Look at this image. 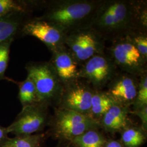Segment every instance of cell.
<instances>
[{"label":"cell","instance_id":"6da1fadb","mask_svg":"<svg viewBox=\"0 0 147 147\" xmlns=\"http://www.w3.org/2000/svg\"><path fill=\"white\" fill-rule=\"evenodd\" d=\"M90 27L105 42L147 32V1L103 0Z\"/></svg>","mask_w":147,"mask_h":147},{"label":"cell","instance_id":"7a4b0ae2","mask_svg":"<svg viewBox=\"0 0 147 147\" xmlns=\"http://www.w3.org/2000/svg\"><path fill=\"white\" fill-rule=\"evenodd\" d=\"M103 0H55L47 2L40 18L50 22L67 36L90 27Z\"/></svg>","mask_w":147,"mask_h":147},{"label":"cell","instance_id":"3957f363","mask_svg":"<svg viewBox=\"0 0 147 147\" xmlns=\"http://www.w3.org/2000/svg\"><path fill=\"white\" fill-rule=\"evenodd\" d=\"M27 76L35 85L38 104L57 107L63 91V84L49 62H30L26 66Z\"/></svg>","mask_w":147,"mask_h":147},{"label":"cell","instance_id":"277c9868","mask_svg":"<svg viewBox=\"0 0 147 147\" xmlns=\"http://www.w3.org/2000/svg\"><path fill=\"white\" fill-rule=\"evenodd\" d=\"M50 124L54 136L69 141L89 130L100 127L99 123L89 116L59 108H55Z\"/></svg>","mask_w":147,"mask_h":147},{"label":"cell","instance_id":"5b68a950","mask_svg":"<svg viewBox=\"0 0 147 147\" xmlns=\"http://www.w3.org/2000/svg\"><path fill=\"white\" fill-rule=\"evenodd\" d=\"M108 54L119 71L141 77L147 73V59L138 51L128 36L111 42Z\"/></svg>","mask_w":147,"mask_h":147},{"label":"cell","instance_id":"8992f818","mask_svg":"<svg viewBox=\"0 0 147 147\" xmlns=\"http://www.w3.org/2000/svg\"><path fill=\"white\" fill-rule=\"evenodd\" d=\"M64 45L80 65L106 49V42L90 27L67 35Z\"/></svg>","mask_w":147,"mask_h":147},{"label":"cell","instance_id":"52a82bcc","mask_svg":"<svg viewBox=\"0 0 147 147\" xmlns=\"http://www.w3.org/2000/svg\"><path fill=\"white\" fill-rule=\"evenodd\" d=\"M107 53L98 54L81 65L79 78L84 79L95 90H104L119 72Z\"/></svg>","mask_w":147,"mask_h":147},{"label":"cell","instance_id":"ba28073f","mask_svg":"<svg viewBox=\"0 0 147 147\" xmlns=\"http://www.w3.org/2000/svg\"><path fill=\"white\" fill-rule=\"evenodd\" d=\"M48 107L40 104L22 107L15 120L7 127L9 134L17 136L33 135L50 123Z\"/></svg>","mask_w":147,"mask_h":147},{"label":"cell","instance_id":"9c48e42d","mask_svg":"<svg viewBox=\"0 0 147 147\" xmlns=\"http://www.w3.org/2000/svg\"><path fill=\"white\" fill-rule=\"evenodd\" d=\"M93 92L94 89L84 79L79 78L64 84L59 102L56 108L89 116Z\"/></svg>","mask_w":147,"mask_h":147},{"label":"cell","instance_id":"30bf717a","mask_svg":"<svg viewBox=\"0 0 147 147\" xmlns=\"http://www.w3.org/2000/svg\"><path fill=\"white\" fill-rule=\"evenodd\" d=\"M21 34L37 38L51 53L64 45L67 36L58 27L39 16L27 20L22 27Z\"/></svg>","mask_w":147,"mask_h":147},{"label":"cell","instance_id":"8fae6325","mask_svg":"<svg viewBox=\"0 0 147 147\" xmlns=\"http://www.w3.org/2000/svg\"><path fill=\"white\" fill-rule=\"evenodd\" d=\"M140 78L119 71L107 85L105 92L116 103L130 107L136 97Z\"/></svg>","mask_w":147,"mask_h":147},{"label":"cell","instance_id":"7c38bea8","mask_svg":"<svg viewBox=\"0 0 147 147\" xmlns=\"http://www.w3.org/2000/svg\"><path fill=\"white\" fill-rule=\"evenodd\" d=\"M50 61L63 84L79 79L81 65L65 45L52 52Z\"/></svg>","mask_w":147,"mask_h":147},{"label":"cell","instance_id":"4fadbf2b","mask_svg":"<svg viewBox=\"0 0 147 147\" xmlns=\"http://www.w3.org/2000/svg\"><path fill=\"white\" fill-rule=\"evenodd\" d=\"M130 112L129 107L115 103L101 117L100 127L111 133L121 131L127 126Z\"/></svg>","mask_w":147,"mask_h":147},{"label":"cell","instance_id":"5bb4252c","mask_svg":"<svg viewBox=\"0 0 147 147\" xmlns=\"http://www.w3.org/2000/svg\"><path fill=\"white\" fill-rule=\"evenodd\" d=\"M28 14L14 13L0 16V43L13 42L20 33Z\"/></svg>","mask_w":147,"mask_h":147},{"label":"cell","instance_id":"9a60e30c","mask_svg":"<svg viewBox=\"0 0 147 147\" xmlns=\"http://www.w3.org/2000/svg\"><path fill=\"white\" fill-rule=\"evenodd\" d=\"M46 1L0 0V16L14 13L28 14L37 7H44Z\"/></svg>","mask_w":147,"mask_h":147},{"label":"cell","instance_id":"2e32d148","mask_svg":"<svg viewBox=\"0 0 147 147\" xmlns=\"http://www.w3.org/2000/svg\"><path fill=\"white\" fill-rule=\"evenodd\" d=\"M116 103L105 90H95L91 99L89 117L99 123L101 117L111 107Z\"/></svg>","mask_w":147,"mask_h":147},{"label":"cell","instance_id":"e0dca14e","mask_svg":"<svg viewBox=\"0 0 147 147\" xmlns=\"http://www.w3.org/2000/svg\"><path fill=\"white\" fill-rule=\"evenodd\" d=\"M98 129L89 130L70 142L74 147H104L106 140Z\"/></svg>","mask_w":147,"mask_h":147},{"label":"cell","instance_id":"ac0fdd59","mask_svg":"<svg viewBox=\"0 0 147 147\" xmlns=\"http://www.w3.org/2000/svg\"><path fill=\"white\" fill-rule=\"evenodd\" d=\"M146 139L145 131L141 127L127 126L121 131V143L123 147H140Z\"/></svg>","mask_w":147,"mask_h":147},{"label":"cell","instance_id":"d6986e66","mask_svg":"<svg viewBox=\"0 0 147 147\" xmlns=\"http://www.w3.org/2000/svg\"><path fill=\"white\" fill-rule=\"evenodd\" d=\"M19 87L18 98L22 107L38 104L37 90L32 79L27 76L22 82H17Z\"/></svg>","mask_w":147,"mask_h":147},{"label":"cell","instance_id":"ffe728a7","mask_svg":"<svg viewBox=\"0 0 147 147\" xmlns=\"http://www.w3.org/2000/svg\"><path fill=\"white\" fill-rule=\"evenodd\" d=\"M44 139L43 134L9 137L1 147H42Z\"/></svg>","mask_w":147,"mask_h":147},{"label":"cell","instance_id":"44dd1931","mask_svg":"<svg viewBox=\"0 0 147 147\" xmlns=\"http://www.w3.org/2000/svg\"><path fill=\"white\" fill-rule=\"evenodd\" d=\"M11 42H8L0 43V81L7 80L16 84L17 81L5 75V71L9 61L10 47Z\"/></svg>","mask_w":147,"mask_h":147},{"label":"cell","instance_id":"7402d4cb","mask_svg":"<svg viewBox=\"0 0 147 147\" xmlns=\"http://www.w3.org/2000/svg\"><path fill=\"white\" fill-rule=\"evenodd\" d=\"M133 111L138 110L147 106V73L140 78V82L136 97L132 105Z\"/></svg>","mask_w":147,"mask_h":147},{"label":"cell","instance_id":"603a6c76","mask_svg":"<svg viewBox=\"0 0 147 147\" xmlns=\"http://www.w3.org/2000/svg\"><path fill=\"white\" fill-rule=\"evenodd\" d=\"M127 36L138 51L147 59V32H135Z\"/></svg>","mask_w":147,"mask_h":147},{"label":"cell","instance_id":"cb8c5ba5","mask_svg":"<svg viewBox=\"0 0 147 147\" xmlns=\"http://www.w3.org/2000/svg\"><path fill=\"white\" fill-rule=\"evenodd\" d=\"M133 113L136 115L141 121V128L144 131H147V106H146L138 110L133 111Z\"/></svg>","mask_w":147,"mask_h":147},{"label":"cell","instance_id":"d4e9b609","mask_svg":"<svg viewBox=\"0 0 147 147\" xmlns=\"http://www.w3.org/2000/svg\"><path fill=\"white\" fill-rule=\"evenodd\" d=\"M7 127L0 125V147H2L9 138Z\"/></svg>","mask_w":147,"mask_h":147},{"label":"cell","instance_id":"484cf974","mask_svg":"<svg viewBox=\"0 0 147 147\" xmlns=\"http://www.w3.org/2000/svg\"><path fill=\"white\" fill-rule=\"evenodd\" d=\"M104 147H123L121 143L116 140H110L106 141Z\"/></svg>","mask_w":147,"mask_h":147}]
</instances>
